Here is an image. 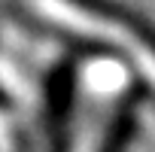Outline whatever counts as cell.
<instances>
[{
	"mask_svg": "<svg viewBox=\"0 0 155 152\" xmlns=\"http://www.w3.org/2000/svg\"><path fill=\"white\" fill-rule=\"evenodd\" d=\"M134 134H137V113H134V97H128L119 107V113H116V119L104 137L101 152H125L128 143L134 140Z\"/></svg>",
	"mask_w": 155,
	"mask_h": 152,
	"instance_id": "6da1fadb",
	"label": "cell"
}]
</instances>
